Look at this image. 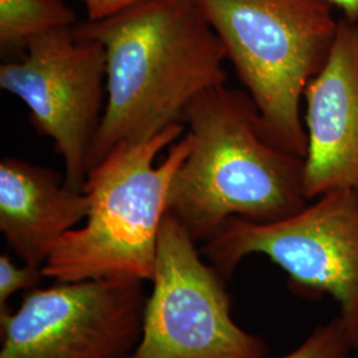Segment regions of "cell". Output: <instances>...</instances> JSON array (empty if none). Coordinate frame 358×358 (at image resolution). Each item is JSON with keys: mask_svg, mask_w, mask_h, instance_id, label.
<instances>
[{"mask_svg": "<svg viewBox=\"0 0 358 358\" xmlns=\"http://www.w3.org/2000/svg\"><path fill=\"white\" fill-rule=\"evenodd\" d=\"M75 28L106 55V105L90 170L121 145L185 125L192 103L226 84V51L198 0H148Z\"/></svg>", "mask_w": 358, "mask_h": 358, "instance_id": "6da1fadb", "label": "cell"}, {"mask_svg": "<svg viewBox=\"0 0 358 358\" xmlns=\"http://www.w3.org/2000/svg\"><path fill=\"white\" fill-rule=\"evenodd\" d=\"M185 124L192 150L171 179L167 214L194 242H208L231 217L269 223L308 205L304 158L269 140L247 92L207 90Z\"/></svg>", "mask_w": 358, "mask_h": 358, "instance_id": "7a4b0ae2", "label": "cell"}, {"mask_svg": "<svg viewBox=\"0 0 358 358\" xmlns=\"http://www.w3.org/2000/svg\"><path fill=\"white\" fill-rule=\"evenodd\" d=\"M192 146L185 127L173 125L153 138L115 148L92 167L84 189L85 224L57 244L44 278L152 282L170 183Z\"/></svg>", "mask_w": 358, "mask_h": 358, "instance_id": "3957f363", "label": "cell"}, {"mask_svg": "<svg viewBox=\"0 0 358 358\" xmlns=\"http://www.w3.org/2000/svg\"><path fill=\"white\" fill-rule=\"evenodd\" d=\"M276 146L307 153L304 92L332 51L329 0H198Z\"/></svg>", "mask_w": 358, "mask_h": 358, "instance_id": "277c9868", "label": "cell"}, {"mask_svg": "<svg viewBox=\"0 0 358 358\" xmlns=\"http://www.w3.org/2000/svg\"><path fill=\"white\" fill-rule=\"evenodd\" d=\"M230 279L245 256H267L288 276L294 294L331 296L358 350V192L333 190L282 220L259 223L231 217L201 248Z\"/></svg>", "mask_w": 358, "mask_h": 358, "instance_id": "5b68a950", "label": "cell"}, {"mask_svg": "<svg viewBox=\"0 0 358 358\" xmlns=\"http://www.w3.org/2000/svg\"><path fill=\"white\" fill-rule=\"evenodd\" d=\"M226 278L166 214L159 231L141 338L127 358H264L266 341L231 315Z\"/></svg>", "mask_w": 358, "mask_h": 358, "instance_id": "8992f818", "label": "cell"}, {"mask_svg": "<svg viewBox=\"0 0 358 358\" xmlns=\"http://www.w3.org/2000/svg\"><path fill=\"white\" fill-rule=\"evenodd\" d=\"M0 88L24 103L38 134L51 138L64 161L65 185L84 192L106 105L103 44L75 26L43 34L1 64Z\"/></svg>", "mask_w": 358, "mask_h": 358, "instance_id": "52a82bcc", "label": "cell"}, {"mask_svg": "<svg viewBox=\"0 0 358 358\" xmlns=\"http://www.w3.org/2000/svg\"><path fill=\"white\" fill-rule=\"evenodd\" d=\"M141 280L56 282L0 310V358H127L141 338Z\"/></svg>", "mask_w": 358, "mask_h": 358, "instance_id": "ba28073f", "label": "cell"}, {"mask_svg": "<svg viewBox=\"0 0 358 358\" xmlns=\"http://www.w3.org/2000/svg\"><path fill=\"white\" fill-rule=\"evenodd\" d=\"M304 100L308 201L333 190L358 192V22L340 19L332 51Z\"/></svg>", "mask_w": 358, "mask_h": 358, "instance_id": "9c48e42d", "label": "cell"}, {"mask_svg": "<svg viewBox=\"0 0 358 358\" xmlns=\"http://www.w3.org/2000/svg\"><path fill=\"white\" fill-rule=\"evenodd\" d=\"M85 192L51 169L19 158L0 162V231L23 264L43 268L60 241L85 220Z\"/></svg>", "mask_w": 358, "mask_h": 358, "instance_id": "30bf717a", "label": "cell"}, {"mask_svg": "<svg viewBox=\"0 0 358 358\" xmlns=\"http://www.w3.org/2000/svg\"><path fill=\"white\" fill-rule=\"evenodd\" d=\"M76 23L64 0H0L1 51L22 56L32 38Z\"/></svg>", "mask_w": 358, "mask_h": 358, "instance_id": "8fae6325", "label": "cell"}, {"mask_svg": "<svg viewBox=\"0 0 358 358\" xmlns=\"http://www.w3.org/2000/svg\"><path fill=\"white\" fill-rule=\"evenodd\" d=\"M355 350L341 317L317 327L307 340L280 358H346Z\"/></svg>", "mask_w": 358, "mask_h": 358, "instance_id": "7c38bea8", "label": "cell"}, {"mask_svg": "<svg viewBox=\"0 0 358 358\" xmlns=\"http://www.w3.org/2000/svg\"><path fill=\"white\" fill-rule=\"evenodd\" d=\"M44 278L43 268L23 264L19 267L7 254L0 255V310L7 308L8 299L17 291L38 288Z\"/></svg>", "mask_w": 358, "mask_h": 358, "instance_id": "4fadbf2b", "label": "cell"}, {"mask_svg": "<svg viewBox=\"0 0 358 358\" xmlns=\"http://www.w3.org/2000/svg\"><path fill=\"white\" fill-rule=\"evenodd\" d=\"M83 3L88 20H103L112 15L121 13L131 6L148 0H78Z\"/></svg>", "mask_w": 358, "mask_h": 358, "instance_id": "5bb4252c", "label": "cell"}, {"mask_svg": "<svg viewBox=\"0 0 358 358\" xmlns=\"http://www.w3.org/2000/svg\"><path fill=\"white\" fill-rule=\"evenodd\" d=\"M334 7L340 8L344 17L350 22H358V0H329Z\"/></svg>", "mask_w": 358, "mask_h": 358, "instance_id": "9a60e30c", "label": "cell"}]
</instances>
